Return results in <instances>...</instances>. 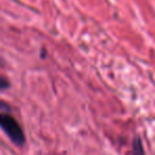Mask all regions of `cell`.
<instances>
[{"mask_svg": "<svg viewBox=\"0 0 155 155\" xmlns=\"http://www.w3.org/2000/svg\"><path fill=\"white\" fill-rule=\"evenodd\" d=\"M0 127L13 143H15L16 146L25 145L26 136L23 128L12 115L0 113Z\"/></svg>", "mask_w": 155, "mask_h": 155, "instance_id": "obj_1", "label": "cell"}, {"mask_svg": "<svg viewBox=\"0 0 155 155\" xmlns=\"http://www.w3.org/2000/svg\"><path fill=\"white\" fill-rule=\"evenodd\" d=\"M10 87V84H9V80L6 79L5 77L0 75V90H5Z\"/></svg>", "mask_w": 155, "mask_h": 155, "instance_id": "obj_3", "label": "cell"}, {"mask_svg": "<svg viewBox=\"0 0 155 155\" xmlns=\"http://www.w3.org/2000/svg\"><path fill=\"white\" fill-rule=\"evenodd\" d=\"M133 155H146L141 140L138 136L135 137L133 140Z\"/></svg>", "mask_w": 155, "mask_h": 155, "instance_id": "obj_2", "label": "cell"}]
</instances>
